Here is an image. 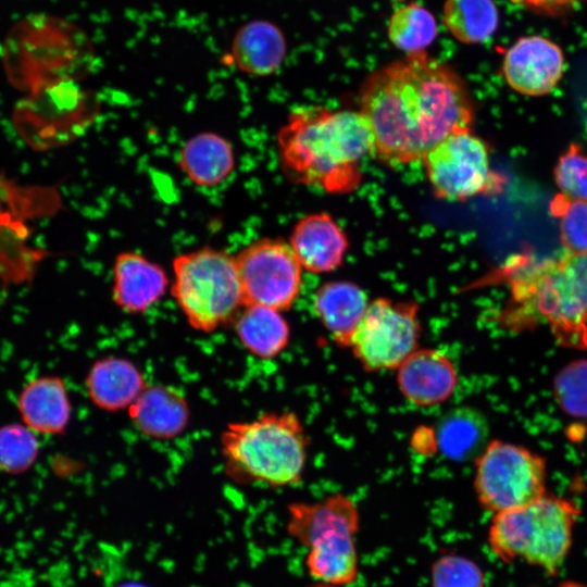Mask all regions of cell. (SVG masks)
Instances as JSON below:
<instances>
[{"label": "cell", "instance_id": "cell-27", "mask_svg": "<svg viewBox=\"0 0 587 587\" xmlns=\"http://www.w3.org/2000/svg\"><path fill=\"white\" fill-rule=\"evenodd\" d=\"M387 35L404 54L426 51L438 36L434 14L416 2L397 8L389 17Z\"/></svg>", "mask_w": 587, "mask_h": 587}, {"label": "cell", "instance_id": "cell-20", "mask_svg": "<svg viewBox=\"0 0 587 587\" xmlns=\"http://www.w3.org/2000/svg\"><path fill=\"white\" fill-rule=\"evenodd\" d=\"M128 414L135 427L145 436L168 440L186 429L189 407L184 395L176 388L147 385L128 408Z\"/></svg>", "mask_w": 587, "mask_h": 587}, {"label": "cell", "instance_id": "cell-14", "mask_svg": "<svg viewBox=\"0 0 587 587\" xmlns=\"http://www.w3.org/2000/svg\"><path fill=\"white\" fill-rule=\"evenodd\" d=\"M501 71L513 90L527 96H544L560 82L564 54L546 37L524 36L507 50Z\"/></svg>", "mask_w": 587, "mask_h": 587}, {"label": "cell", "instance_id": "cell-10", "mask_svg": "<svg viewBox=\"0 0 587 587\" xmlns=\"http://www.w3.org/2000/svg\"><path fill=\"white\" fill-rule=\"evenodd\" d=\"M420 336L416 302L376 298L370 301L349 347L365 370L391 371L419 349Z\"/></svg>", "mask_w": 587, "mask_h": 587}, {"label": "cell", "instance_id": "cell-25", "mask_svg": "<svg viewBox=\"0 0 587 587\" xmlns=\"http://www.w3.org/2000/svg\"><path fill=\"white\" fill-rule=\"evenodd\" d=\"M488 432L484 414L470 407L449 411L433 429L436 449L453 460L477 458L488 444Z\"/></svg>", "mask_w": 587, "mask_h": 587}, {"label": "cell", "instance_id": "cell-5", "mask_svg": "<svg viewBox=\"0 0 587 587\" xmlns=\"http://www.w3.org/2000/svg\"><path fill=\"white\" fill-rule=\"evenodd\" d=\"M360 526L357 502L342 492L288 507V533L305 549L304 566L314 582L346 587L358 579Z\"/></svg>", "mask_w": 587, "mask_h": 587}, {"label": "cell", "instance_id": "cell-34", "mask_svg": "<svg viewBox=\"0 0 587 587\" xmlns=\"http://www.w3.org/2000/svg\"><path fill=\"white\" fill-rule=\"evenodd\" d=\"M305 587H340V586H335V585L320 583V582H313L311 585H308Z\"/></svg>", "mask_w": 587, "mask_h": 587}, {"label": "cell", "instance_id": "cell-24", "mask_svg": "<svg viewBox=\"0 0 587 587\" xmlns=\"http://www.w3.org/2000/svg\"><path fill=\"white\" fill-rule=\"evenodd\" d=\"M283 312L260 305L242 307L234 320L242 347L261 359H273L288 346L290 328Z\"/></svg>", "mask_w": 587, "mask_h": 587}, {"label": "cell", "instance_id": "cell-1", "mask_svg": "<svg viewBox=\"0 0 587 587\" xmlns=\"http://www.w3.org/2000/svg\"><path fill=\"white\" fill-rule=\"evenodd\" d=\"M359 105L373 135V157L389 166L422 161L448 135L471 128L475 111L463 77L427 51L369 73Z\"/></svg>", "mask_w": 587, "mask_h": 587}, {"label": "cell", "instance_id": "cell-33", "mask_svg": "<svg viewBox=\"0 0 587 587\" xmlns=\"http://www.w3.org/2000/svg\"><path fill=\"white\" fill-rule=\"evenodd\" d=\"M525 10L547 17H563L587 4V0H511Z\"/></svg>", "mask_w": 587, "mask_h": 587}, {"label": "cell", "instance_id": "cell-36", "mask_svg": "<svg viewBox=\"0 0 587 587\" xmlns=\"http://www.w3.org/2000/svg\"><path fill=\"white\" fill-rule=\"evenodd\" d=\"M586 132H587V123H586Z\"/></svg>", "mask_w": 587, "mask_h": 587}, {"label": "cell", "instance_id": "cell-7", "mask_svg": "<svg viewBox=\"0 0 587 587\" xmlns=\"http://www.w3.org/2000/svg\"><path fill=\"white\" fill-rule=\"evenodd\" d=\"M172 295L189 325L211 333L243 307L235 255L203 247L173 261Z\"/></svg>", "mask_w": 587, "mask_h": 587}, {"label": "cell", "instance_id": "cell-3", "mask_svg": "<svg viewBox=\"0 0 587 587\" xmlns=\"http://www.w3.org/2000/svg\"><path fill=\"white\" fill-rule=\"evenodd\" d=\"M510 286L511 303L503 317L509 327L545 324L561 345L587 348V253L565 251L523 268Z\"/></svg>", "mask_w": 587, "mask_h": 587}, {"label": "cell", "instance_id": "cell-31", "mask_svg": "<svg viewBox=\"0 0 587 587\" xmlns=\"http://www.w3.org/2000/svg\"><path fill=\"white\" fill-rule=\"evenodd\" d=\"M553 392L565 413L587 417V360L565 365L554 377Z\"/></svg>", "mask_w": 587, "mask_h": 587}, {"label": "cell", "instance_id": "cell-15", "mask_svg": "<svg viewBox=\"0 0 587 587\" xmlns=\"http://www.w3.org/2000/svg\"><path fill=\"white\" fill-rule=\"evenodd\" d=\"M457 383L454 364L436 349H416L397 369V384L402 396L421 408L447 401Z\"/></svg>", "mask_w": 587, "mask_h": 587}, {"label": "cell", "instance_id": "cell-19", "mask_svg": "<svg viewBox=\"0 0 587 587\" xmlns=\"http://www.w3.org/2000/svg\"><path fill=\"white\" fill-rule=\"evenodd\" d=\"M287 41L282 29L266 20L245 23L233 37L228 58L240 72L268 76L282 66Z\"/></svg>", "mask_w": 587, "mask_h": 587}, {"label": "cell", "instance_id": "cell-8", "mask_svg": "<svg viewBox=\"0 0 587 587\" xmlns=\"http://www.w3.org/2000/svg\"><path fill=\"white\" fill-rule=\"evenodd\" d=\"M547 465L530 450L491 440L476 458L474 489L480 507L492 514L545 496Z\"/></svg>", "mask_w": 587, "mask_h": 587}, {"label": "cell", "instance_id": "cell-32", "mask_svg": "<svg viewBox=\"0 0 587 587\" xmlns=\"http://www.w3.org/2000/svg\"><path fill=\"white\" fill-rule=\"evenodd\" d=\"M554 179L561 193L587 201V154L579 145L572 143L559 158Z\"/></svg>", "mask_w": 587, "mask_h": 587}, {"label": "cell", "instance_id": "cell-6", "mask_svg": "<svg viewBox=\"0 0 587 587\" xmlns=\"http://www.w3.org/2000/svg\"><path fill=\"white\" fill-rule=\"evenodd\" d=\"M580 509L571 500L545 495L525 505L492 514L487 541L499 560H516L555 575L564 563Z\"/></svg>", "mask_w": 587, "mask_h": 587}, {"label": "cell", "instance_id": "cell-4", "mask_svg": "<svg viewBox=\"0 0 587 587\" xmlns=\"http://www.w3.org/2000/svg\"><path fill=\"white\" fill-rule=\"evenodd\" d=\"M220 442L225 470L237 482L286 487L302 479L309 440L294 412H267L229 423Z\"/></svg>", "mask_w": 587, "mask_h": 587}, {"label": "cell", "instance_id": "cell-22", "mask_svg": "<svg viewBox=\"0 0 587 587\" xmlns=\"http://www.w3.org/2000/svg\"><path fill=\"white\" fill-rule=\"evenodd\" d=\"M146 387L140 370L133 362L116 357L96 361L86 376L89 399L104 411L129 408Z\"/></svg>", "mask_w": 587, "mask_h": 587}, {"label": "cell", "instance_id": "cell-12", "mask_svg": "<svg viewBox=\"0 0 587 587\" xmlns=\"http://www.w3.org/2000/svg\"><path fill=\"white\" fill-rule=\"evenodd\" d=\"M10 54L8 68L13 84L33 92L62 80H76L89 64L92 50L80 29L54 21L49 39Z\"/></svg>", "mask_w": 587, "mask_h": 587}, {"label": "cell", "instance_id": "cell-16", "mask_svg": "<svg viewBox=\"0 0 587 587\" xmlns=\"http://www.w3.org/2000/svg\"><path fill=\"white\" fill-rule=\"evenodd\" d=\"M289 245L302 268L314 274L337 270L349 248L345 230L326 212L302 217L292 228Z\"/></svg>", "mask_w": 587, "mask_h": 587}, {"label": "cell", "instance_id": "cell-30", "mask_svg": "<svg viewBox=\"0 0 587 587\" xmlns=\"http://www.w3.org/2000/svg\"><path fill=\"white\" fill-rule=\"evenodd\" d=\"M550 208L552 215L559 220L565 251L587 253V201L560 193L554 197Z\"/></svg>", "mask_w": 587, "mask_h": 587}, {"label": "cell", "instance_id": "cell-17", "mask_svg": "<svg viewBox=\"0 0 587 587\" xmlns=\"http://www.w3.org/2000/svg\"><path fill=\"white\" fill-rule=\"evenodd\" d=\"M21 422L37 435L65 433L72 416V403L65 382L55 375L29 379L16 398Z\"/></svg>", "mask_w": 587, "mask_h": 587}, {"label": "cell", "instance_id": "cell-29", "mask_svg": "<svg viewBox=\"0 0 587 587\" xmlns=\"http://www.w3.org/2000/svg\"><path fill=\"white\" fill-rule=\"evenodd\" d=\"M430 587H486L480 566L466 555L447 551L434 559L429 569Z\"/></svg>", "mask_w": 587, "mask_h": 587}, {"label": "cell", "instance_id": "cell-26", "mask_svg": "<svg viewBox=\"0 0 587 587\" xmlns=\"http://www.w3.org/2000/svg\"><path fill=\"white\" fill-rule=\"evenodd\" d=\"M442 23L458 41L480 43L498 29L499 11L494 0H445Z\"/></svg>", "mask_w": 587, "mask_h": 587}, {"label": "cell", "instance_id": "cell-2", "mask_svg": "<svg viewBox=\"0 0 587 587\" xmlns=\"http://www.w3.org/2000/svg\"><path fill=\"white\" fill-rule=\"evenodd\" d=\"M283 172L296 184L329 195L357 190L374 139L359 111L307 105L292 110L276 135Z\"/></svg>", "mask_w": 587, "mask_h": 587}, {"label": "cell", "instance_id": "cell-23", "mask_svg": "<svg viewBox=\"0 0 587 587\" xmlns=\"http://www.w3.org/2000/svg\"><path fill=\"white\" fill-rule=\"evenodd\" d=\"M178 164L197 186L214 187L233 172L235 154L232 145L214 133L198 134L182 147Z\"/></svg>", "mask_w": 587, "mask_h": 587}, {"label": "cell", "instance_id": "cell-18", "mask_svg": "<svg viewBox=\"0 0 587 587\" xmlns=\"http://www.w3.org/2000/svg\"><path fill=\"white\" fill-rule=\"evenodd\" d=\"M168 278L157 263L134 251L116 255L113 264L112 296L124 312L148 311L165 294Z\"/></svg>", "mask_w": 587, "mask_h": 587}, {"label": "cell", "instance_id": "cell-21", "mask_svg": "<svg viewBox=\"0 0 587 587\" xmlns=\"http://www.w3.org/2000/svg\"><path fill=\"white\" fill-rule=\"evenodd\" d=\"M369 303L365 291L357 284L333 280L316 289L313 311L334 341L341 347H349Z\"/></svg>", "mask_w": 587, "mask_h": 587}, {"label": "cell", "instance_id": "cell-28", "mask_svg": "<svg viewBox=\"0 0 587 587\" xmlns=\"http://www.w3.org/2000/svg\"><path fill=\"white\" fill-rule=\"evenodd\" d=\"M40 444L37 434L23 423L0 426V471L9 475L27 472L37 461Z\"/></svg>", "mask_w": 587, "mask_h": 587}, {"label": "cell", "instance_id": "cell-35", "mask_svg": "<svg viewBox=\"0 0 587 587\" xmlns=\"http://www.w3.org/2000/svg\"><path fill=\"white\" fill-rule=\"evenodd\" d=\"M559 587H587V586L579 583L566 582V583L561 584Z\"/></svg>", "mask_w": 587, "mask_h": 587}, {"label": "cell", "instance_id": "cell-9", "mask_svg": "<svg viewBox=\"0 0 587 587\" xmlns=\"http://www.w3.org/2000/svg\"><path fill=\"white\" fill-rule=\"evenodd\" d=\"M421 162L434 196L440 200L465 201L500 190L487 143L471 128L448 135Z\"/></svg>", "mask_w": 587, "mask_h": 587}, {"label": "cell", "instance_id": "cell-13", "mask_svg": "<svg viewBox=\"0 0 587 587\" xmlns=\"http://www.w3.org/2000/svg\"><path fill=\"white\" fill-rule=\"evenodd\" d=\"M86 99L76 80L39 88L17 103L13 125L34 149L45 150L72 139L85 123Z\"/></svg>", "mask_w": 587, "mask_h": 587}, {"label": "cell", "instance_id": "cell-11", "mask_svg": "<svg viewBox=\"0 0 587 587\" xmlns=\"http://www.w3.org/2000/svg\"><path fill=\"white\" fill-rule=\"evenodd\" d=\"M243 307L260 305L280 312L297 301L302 266L289 242L258 239L235 255Z\"/></svg>", "mask_w": 587, "mask_h": 587}]
</instances>
